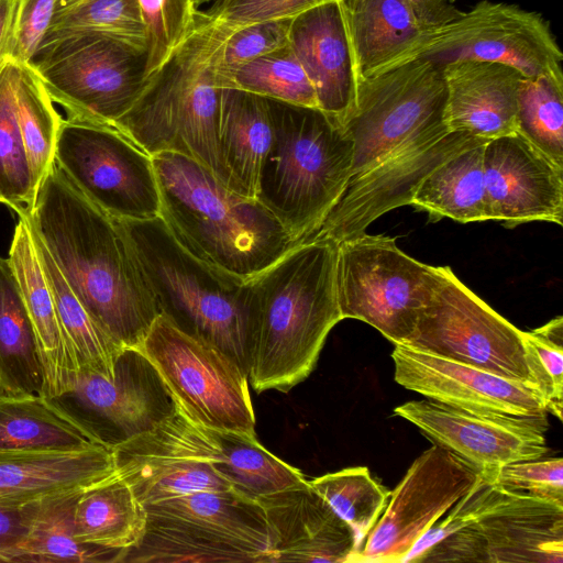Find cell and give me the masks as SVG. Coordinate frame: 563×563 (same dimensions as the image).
Listing matches in <instances>:
<instances>
[{"mask_svg": "<svg viewBox=\"0 0 563 563\" xmlns=\"http://www.w3.org/2000/svg\"><path fill=\"white\" fill-rule=\"evenodd\" d=\"M18 216L95 323L121 347L139 349L161 311L120 219L89 200L56 162Z\"/></svg>", "mask_w": 563, "mask_h": 563, "instance_id": "1", "label": "cell"}, {"mask_svg": "<svg viewBox=\"0 0 563 563\" xmlns=\"http://www.w3.org/2000/svg\"><path fill=\"white\" fill-rule=\"evenodd\" d=\"M338 243L311 238L246 280V373L256 393H288L313 371L342 320L336 296Z\"/></svg>", "mask_w": 563, "mask_h": 563, "instance_id": "2", "label": "cell"}, {"mask_svg": "<svg viewBox=\"0 0 563 563\" xmlns=\"http://www.w3.org/2000/svg\"><path fill=\"white\" fill-rule=\"evenodd\" d=\"M230 32L199 9L185 40L147 74L114 128L148 155L173 152L189 157L234 190L218 144L223 51Z\"/></svg>", "mask_w": 563, "mask_h": 563, "instance_id": "3", "label": "cell"}, {"mask_svg": "<svg viewBox=\"0 0 563 563\" xmlns=\"http://www.w3.org/2000/svg\"><path fill=\"white\" fill-rule=\"evenodd\" d=\"M152 161L161 219L207 265L246 282L295 245L257 199L230 189L194 159L162 152Z\"/></svg>", "mask_w": 563, "mask_h": 563, "instance_id": "4", "label": "cell"}, {"mask_svg": "<svg viewBox=\"0 0 563 563\" xmlns=\"http://www.w3.org/2000/svg\"><path fill=\"white\" fill-rule=\"evenodd\" d=\"M267 102L274 140L256 199L297 244L317 232L342 196L352 176L353 141L318 108Z\"/></svg>", "mask_w": 563, "mask_h": 563, "instance_id": "5", "label": "cell"}, {"mask_svg": "<svg viewBox=\"0 0 563 563\" xmlns=\"http://www.w3.org/2000/svg\"><path fill=\"white\" fill-rule=\"evenodd\" d=\"M120 221L161 313L213 343L246 371V282L191 255L161 217Z\"/></svg>", "mask_w": 563, "mask_h": 563, "instance_id": "6", "label": "cell"}, {"mask_svg": "<svg viewBox=\"0 0 563 563\" xmlns=\"http://www.w3.org/2000/svg\"><path fill=\"white\" fill-rule=\"evenodd\" d=\"M144 507L143 533L122 563H272L263 508L235 489L195 492Z\"/></svg>", "mask_w": 563, "mask_h": 563, "instance_id": "7", "label": "cell"}, {"mask_svg": "<svg viewBox=\"0 0 563 563\" xmlns=\"http://www.w3.org/2000/svg\"><path fill=\"white\" fill-rule=\"evenodd\" d=\"M136 350L155 368L175 406L194 422L256 435L249 376L231 355L164 313Z\"/></svg>", "mask_w": 563, "mask_h": 563, "instance_id": "8", "label": "cell"}, {"mask_svg": "<svg viewBox=\"0 0 563 563\" xmlns=\"http://www.w3.org/2000/svg\"><path fill=\"white\" fill-rule=\"evenodd\" d=\"M402 345L537 390L527 364L523 331L490 308L449 266L431 267L423 303Z\"/></svg>", "mask_w": 563, "mask_h": 563, "instance_id": "9", "label": "cell"}, {"mask_svg": "<svg viewBox=\"0 0 563 563\" xmlns=\"http://www.w3.org/2000/svg\"><path fill=\"white\" fill-rule=\"evenodd\" d=\"M413 59L441 66L464 59L497 62L518 69L525 77L548 75L563 79V54L549 21L539 12L489 0L477 2L450 23L420 31L373 74Z\"/></svg>", "mask_w": 563, "mask_h": 563, "instance_id": "10", "label": "cell"}, {"mask_svg": "<svg viewBox=\"0 0 563 563\" xmlns=\"http://www.w3.org/2000/svg\"><path fill=\"white\" fill-rule=\"evenodd\" d=\"M30 65L68 119L113 128L146 78L145 51L98 33L42 44Z\"/></svg>", "mask_w": 563, "mask_h": 563, "instance_id": "11", "label": "cell"}, {"mask_svg": "<svg viewBox=\"0 0 563 563\" xmlns=\"http://www.w3.org/2000/svg\"><path fill=\"white\" fill-rule=\"evenodd\" d=\"M443 66L413 59L356 79L355 107L344 128L356 177L430 130L445 124Z\"/></svg>", "mask_w": 563, "mask_h": 563, "instance_id": "12", "label": "cell"}, {"mask_svg": "<svg viewBox=\"0 0 563 563\" xmlns=\"http://www.w3.org/2000/svg\"><path fill=\"white\" fill-rule=\"evenodd\" d=\"M395 239L366 232L338 243L336 296L343 319L361 320L394 344L411 334L431 273Z\"/></svg>", "mask_w": 563, "mask_h": 563, "instance_id": "13", "label": "cell"}, {"mask_svg": "<svg viewBox=\"0 0 563 563\" xmlns=\"http://www.w3.org/2000/svg\"><path fill=\"white\" fill-rule=\"evenodd\" d=\"M55 162L93 203L118 219L159 217L152 156L113 126L63 119Z\"/></svg>", "mask_w": 563, "mask_h": 563, "instance_id": "14", "label": "cell"}, {"mask_svg": "<svg viewBox=\"0 0 563 563\" xmlns=\"http://www.w3.org/2000/svg\"><path fill=\"white\" fill-rule=\"evenodd\" d=\"M112 450L117 475L144 506L195 492L233 489L217 470L222 451L213 430L177 407Z\"/></svg>", "mask_w": 563, "mask_h": 563, "instance_id": "15", "label": "cell"}, {"mask_svg": "<svg viewBox=\"0 0 563 563\" xmlns=\"http://www.w3.org/2000/svg\"><path fill=\"white\" fill-rule=\"evenodd\" d=\"M47 400L93 442L110 449L176 408L157 372L136 349L122 351L112 377L79 371L73 388Z\"/></svg>", "mask_w": 563, "mask_h": 563, "instance_id": "16", "label": "cell"}, {"mask_svg": "<svg viewBox=\"0 0 563 563\" xmlns=\"http://www.w3.org/2000/svg\"><path fill=\"white\" fill-rule=\"evenodd\" d=\"M479 473L437 444L410 465L366 537L355 563H401L410 549L471 488Z\"/></svg>", "mask_w": 563, "mask_h": 563, "instance_id": "17", "label": "cell"}, {"mask_svg": "<svg viewBox=\"0 0 563 563\" xmlns=\"http://www.w3.org/2000/svg\"><path fill=\"white\" fill-rule=\"evenodd\" d=\"M488 140L440 125L367 172L350 178L342 196L311 238L336 243L366 232L384 213L410 201L424 178L456 153Z\"/></svg>", "mask_w": 563, "mask_h": 563, "instance_id": "18", "label": "cell"}, {"mask_svg": "<svg viewBox=\"0 0 563 563\" xmlns=\"http://www.w3.org/2000/svg\"><path fill=\"white\" fill-rule=\"evenodd\" d=\"M421 562L562 563L563 505L508 490L476 521L428 550Z\"/></svg>", "mask_w": 563, "mask_h": 563, "instance_id": "19", "label": "cell"}, {"mask_svg": "<svg viewBox=\"0 0 563 563\" xmlns=\"http://www.w3.org/2000/svg\"><path fill=\"white\" fill-rule=\"evenodd\" d=\"M394 413L493 484L504 466L537 460L548 452V412L529 417L487 416L422 399L399 405Z\"/></svg>", "mask_w": 563, "mask_h": 563, "instance_id": "20", "label": "cell"}, {"mask_svg": "<svg viewBox=\"0 0 563 563\" xmlns=\"http://www.w3.org/2000/svg\"><path fill=\"white\" fill-rule=\"evenodd\" d=\"M394 379L428 399L473 413L529 417L548 412L530 385L394 344Z\"/></svg>", "mask_w": 563, "mask_h": 563, "instance_id": "21", "label": "cell"}, {"mask_svg": "<svg viewBox=\"0 0 563 563\" xmlns=\"http://www.w3.org/2000/svg\"><path fill=\"white\" fill-rule=\"evenodd\" d=\"M484 177L488 220L506 228L531 221L562 225L563 167L518 133L485 144Z\"/></svg>", "mask_w": 563, "mask_h": 563, "instance_id": "22", "label": "cell"}, {"mask_svg": "<svg viewBox=\"0 0 563 563\" xmlns=\"http://www.w3.org/2000/svg\"><path fill=\"white\" fill-rule=\"evenodd\" d=\"M256 500L271 534L272 563H355L361 543L354 530L309 481Z\"/></svg>", "mask_w": 563, "mask_h": 563, "instance_id": "23", "label": "cell"}, {"mask_svg": "<svg viewBox=\"0 0 563 563\" xmlns=\"http://www.w3.org/2000/svg\"><path fill=\"white\" fill-rule=\"evenodd\" d=\"M289 45L314 88L318 109L345 125L355 107L356 79L339 0L296 15Z\"/></svg>", "mask_w": 563, "mask_h": 563, "instance_id": "24", "label": "cell"}, {"mask_svg": "<svg viewBox=\"0 0 563 563\" xmlns=\"http://www.w3.org/2000/svg\"><path fill=\"white\" fill-rule=\"evenodd\" d=\"M444 122L449 131L493 140L517 132L523 75L497 62L464 59L443 66Z\"/></svg>", "mask_w": 563, "mask_h": 563, "instance_id": "25", "label": "cell"}, {"mask_svg": "<svg viewBox=\"0 0 563 563\" xmlns=\"http://www.w3.org/2000/svg\"><path fill=\"white\" fill-rule=\"evenodd\" d=\"M8 261L36 335L44 368V397H57L73 388L79 367L59 321L31 231L22 217L13 231Z\"/></svg>", "mask_w": 563, "mask_h": 563, "instance_id": "26", "label": "cell"}, {"mask_svg": "<svg viewBox=\"0 0 563 563\" xmlns=\"http://www.w3.org/2000/svg\"><path fill=\"white\" fill-rule=\"evenodd\" d=\"M115 473L113 450L0 451V504H26L80 490Z\"/></svg>", "mask_w": 563, "mask_h": 563, "instance_id": "27", "label": "cell"}, {"mask_svg": "<svg viewBox=\"0 0 563 563\" xmlns=\"http://www.w3.org/2000/svg\"><path fill=\"white\" fill-rule=\"evenodd\" d=\"M273 140L267 98L238 88H222L218 144L236 192L256 199L262 168Z\"/></svg>", "mask_w": 563, "mask_h": 563, "instance_id": "28", "label": "cell"}, {"mask_svg": "<svg viewBox=\"0 0 563 563\" xmlns=\"http://www.w3.org/2000/svg\"><path fill=\"white\" fill-rule=\"evenodd\" d=\"M355 79L401 52L421 31L407 0H339Z\"/></svg>", "mask_w": 563, "mask_h": 563, "instance_id": "29", "label": "cell"}, {"mask_svg": "<svg viewBox=\"0 0 563 563\" xmlns=\"http://www.w3.org/2000/svg\"><path fill=\"white\" fill-rule=\"evenodd\" d=\"M0 393L44 397L36 335L8 258L0 256Z\"/></svg>", "mask_w": 563, "mask_h": 563, "instance_id": "30", "label": "cell"}, {"mask_svg": "<svg viewBox=\"0 0 563 563\" xmlns=\"http://www.w3.org/2000/svg\"><path fill=\"white\" fill-rule=\"evenodd\" d=\"M145 520L144 505L114 473L80 492L75 506L74 534L80 542L124 553L140 540Z\"/></svg>", "mask_w": 563, "mask_h": 563, "instance_id": "31", "label": "cell"}, {"mask_svg": "<svg viewBox=\"0 0 563 563\" xmlns=\"http://www.w3.org/2000/svg\"><path fill=\"white\" fill-rule=\"evenodd\" d=\"M486 143L465 148L439 165L420 184L409 206L428 212L434 221L488 220L484 177Z\"/></svg>", "mask_w": 563, "mask_h": 563, "instance_id": "32", "label": "cell"}, {"mask_svg": "<svg viewBox=\"0 0 563 563\" xmlns=\"http://www.w3.org/2000/svg\"><path fill=\"white\" fill-rule=\"evenodd\" d=\"M93 444L99 443L45 397L0 393V451H76Z\"/></svg>", "mask_w": 563, "mask_h": 563, "instance_id": "33", "label": "cell"}, {"mask_svg": "<svg viewBox=\"0 0 563 563\" xmlns=\"http://www.w3.org/2000/svg\"><path fill=\"white\" fill-rule=\"evenodd\" d=\"M31 235L79 371H90L112 377L117 360L124 349L95 323L65 280L44 243L32 232Z\"/></svg>", "mask_w": 563, "mask_h": 563, "instance_id": "34", "label": "cell"}, {"mask_svg": "<svg viewBox=\"0 0 563 563\" xmlns=\"http://www.w3.org/2000/svg\"><path fill=\"white\" fill-rule=\"evenodd\" d=\"M81 490L40 500L20 562H121L122 550L84 543L75 538L74 514Z\"/></svg>", "mask_w": 563, "mask_h": 563, "instance_id": "35", "label": "cell"}, {"mask_svg": "<svg viewBox=\"0 0 563 563\" xmlns=\"http://www.w3.org/2000/svg\"><path fill=\"white\" fill-rule=\"evenodd\" d=\"M222 451L217 470L236 492L256 499L306 484L302 472L272 454L256 435L213 430Z\"/></svg>", "mask_w": 563, "mask_h": 563, "instance_id": "36", "label": "cell"}, {"mask_svg": "<svg viewBox=\"0 0 563 563\" xmlns=\"http://www.w3.org/2000/svg\"><path fill=\"white\" fill-rule=\"evenodd\" d=\"M12 62L15 112L35 191L55 162L60 115L30 64Z\"/></svg>", "mask_w": 563, "mask_h": 563, "instance_id": "37", "label": "cell"}, {"mask_svg": "<svg viewBox=\"0 0 563 563\" xmlns=\"http://www.w3.org/2000/svg\"><path fill=\"white\" fill-rule=\"evenodd\" d=\"M309 483L354 530L362 548L384 512L390 492L374 479L365 466L328 473Z\"/></svg>", "mask_w": 563, "mask_h": 563, "instance_id": "38", "label": "cell"}, {"mask_svg": "<svg viewBox=\"0 0 563 563\" xmlns=\"http://www.w3.org/2000/svg\"><path fill=\"white\" fill-rule=\"evenodd\" d=\"M77 33L103 34L146 48L137 0H79L54 13L41 45Z\"/></svg>", "mask_w": 563, "mask_h": 563, "instance_id": "39", "label": "cell"}, {"mask_svg": "<svg viewBox=\"0 0 563 563\" xmlns=\"http://www.w3.org/2000/svg\"><path fill=\"white\" fill-rule=\"evenodd\" d=\"M563 167V79L523 77L517 106V132Z\"/></svg>", "mask_w": 563, "mask_h": 563, "instance_id": "40", "label": "cell"}, {"mask_svg": "<svg viewBox=\"0 0 563 563\" xmlns=\"http://www.w3.org/2000/svg\"><path fill=\"white\" fill-rule=\"evenodd\" d=\"M31 168L19 128L12 79V62L0 65V202L16 213L35 198Z\"/></svg>", "mask_w": 563, "mask_h": 563, "instance_id": "41", "label": "cell"}, {"mask_svg": "<svg viewBox=\"0 0 563 563\" xmlns=\"http://www.w3.org/2000/svg\"><path fill=\"white\" fill-rule=\"evenodd\" d=\"M225 88L318 108L314 88L290 45L239 67L230 76Z\"/></svg>", "mask_w": 563, "mask_h": 563, "instance_id": "42", "label": "cell"}, {"mask_svg": "<svg viewBox=\"0 0 563 563\" xmlns=\"http://www.w3.org/2000/svg\"><path fill=\"white\" fill-rule=\"evenodd\" d=\"M527 364L548 413L562 420L563 317L558 316L531 331H523Z\"/></svg>", "mask_w": 563, "mask_h": 563, "instance_id": "43", "label": "cell"}, {"mask_svg": "<svg viewBox=\"0 0 563 563\" xmlns=\"http://www.w3.org/2000/svg\"><path fill=\"white\" fill-rule=\"evenodd\" d=\"M146 35V76L185 40L198 8L192 0H137Z\"/></svg>", "mask_w": 563, "mask_h": 563, "instance_id": "44", "label": "cell"}, {"mask_svg": "<svg viewBox=\"0 0 563 563\" xmlns=\"http://www.w3.org/2000/svg\"><path fill=\"white\" fill-rule=\"evenodd\" d=\"M292 19L266 20L231 30L223 51L224 88L239 67L289 45Z\"/></svg>", "mask_w": 563, "mask_h": 563, "instance_id": "45", "label": "cell"}, {"mask_svg": "<svg viewBox=\"0 0 563 563\" xmlns=\"http://www.w3.org/2000/svg\"><path fill=\"white\" fill-rule=\"evenodd\" d=\"M57 0H15L4 59L30 64L46 34Z\"/></svg>", "mask_w": 563, "mask_h": 563, "instance_id": "46", "label": "cell"}, {"mask_svg": "<svg viewBox=\"0 0 563 563\" xmlns=\"http://www.w3.org/2000/svg\"><path fill=\"white\" fill-rule=\"evenodd\" d=\"M495 484L507 490L563 505V460H529L508 464L497 474Z\"/></svg>", "mask_w": 563, "mask_h": 563, "instance_id": "47", "label": "cell"}, {"mask_svg": "<svg viewBox=\"0 0 563 563\" xmlns=\"http://www.w3.org/2000/svg\"><path fill=\"white\" fill-rule=\"evenodd\" d=\"M332 0H216L207 10L230 30L274 19H292Z\"/></svg>", "mask_w": 563, "mask_h": 563, "instance_id": "48", "label": "cell"}, {"mask_svg": "<svg viewBox=\"0 0 563 563\" xmlns=\"http://www.w3.org/2000/svg\"><path fill=\"white\" fill-rule=\"evenodd\" d=\"M40 500L0 504V562H20Z\"/></svg>", "mask_w": 563, "mask_h": 563, "instance_id": "49", "label": "cell"}, {"mask_svg": "<svg viewBox=\"0 0 563 563\" xmlns=\"http://www.w3.org/2000/svg\"><path fill=\"white\" fill-rule=\"evenodd\" d=\"M422 30L442 26L457 19L463 11L450 0H407Z\"/></svg>", "mask_w": 563, "mask_h": 563, "instance_id": "50", "label": "cell"}, {"mask_svg": "<svg viewBox=\"0 0 563 563\" xmlns=\"http://www.w3.org/2000/svg\"><path fill=\"white\" fill-rule=\"evenodd\" d=\"M15 0H0V65L4 60Z\"/></svg>", "mask_w": 563, "mask_h": 563, "instance_id": "51", "label": "cell"}, {"mask_svg": "<svg viewBox=\"0 0 563 563\" xmlns=\"http://www.w3.org/2000/svg\"><path fill=\"white\" fill-rule=\"evenodd\" d=\"M77 1H79V0H57L55 12L73 4Z\"/></svg>", "mask_w": 563, "mask_h": 563, "instance_id": "52", "label": "cell"}, {"mask_svg": "<svg viewBox=\"0 0 563 563\" xmlns=\"http://www.w3.org/2000/svg\"><path fill=\"white\" fill-rule=\"evenodd\" d=\"M216 0H192L194 4L199 9L201 5H205L210 2H214Z\"/></svg>", "mask_w": 563, "mask_h": 563, "instance_id": "53", "label": "cell"}, {"mask_svg": "<svg viewBox=\"0 0 563 563\" xmlns=\"http://www.w3.org/2000/svg\"><path fill=\"white\" fill-rule=\"evenodd\" d=\"M451 2L455 1V0H450Z\"/></svg>", "mask_w": 563, "mask_h": 563, "instance_id": "54", "label": "cell"}]
</instances>
